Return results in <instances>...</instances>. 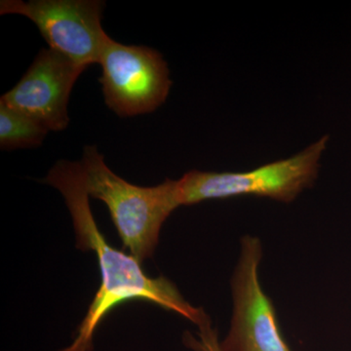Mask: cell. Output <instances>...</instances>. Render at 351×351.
Segmentation results:
<instances>
[{"label":"cell","mask_w":351,"mask_h":351,"mask_svg":"<svg viewBox=\"0 0 351 351\" xmlns=\"http://www.w3.org/2000/svg\"><path fill=\"white\" fill-rule=\"evenodd\" d=\"M45 184L57 189L69 208L76 235V247L91 250L98 258L101 287L78 327L73 343L59 351H92L95 332L115 307L130 301L151 302L184 316L200 328L202 337L213 335L204 311L191 306L169 279L147 276L137 258L113 248L95 221L82 162L59 160Z\"/></svg>","instance_id":"cell-1"},{"label":"cell","mask_w":351,"mask_h":351,"mask_svg":"<svg viewBox=\"0 0 351 351\" xmlns=\"http://www.w3.org/2000/svg\"><path fill=\"white\" fill-rule=\"evenodd\" d=\"M90 196L103 201L124 246L142 263L152 257L161 228L175 211V181L166 179L156 186L126 182L108 168L96 145H86L82 161Z\"/></svg>","instance_id":"cell-2"},{"label":"cell","mask_w":351,"mask_h":351,"mask_svg":"<svg viewBox=\"0 0 351 351\" xmlns=\"http://www.w3.org/2000/svg\"><path fill=\"white\" fill-rule=\"evenodd\" d=\"M329 136L290 158L265 164L248 172H202L191 170L175 181L176 199L180 206L205 200L255 195L281 202H292L315 182L320 159Z\"/></svg>","instance_id":"cell-3"},{"label":"cell","mask_w":351,"mask_h":351,"mask_svg":"<svg viewBox=\"0 0 351 351\" xmlns=\"http://www.w3.org/2000/svg\"><path fill=\"white\" fill-rule=\"evenodd\" d=\"M263 247L257 237L241 239L239 263L232 278L233 313L230 329L221 343L201 346L202 351H292L284 339L271 300L258 278Z\"/></svg>","instance_id":"cell-4"},{"label":"cell","mask_w":351,"mask_h":351,"mask_svg":"<svg viewBox=\"0 0 351 351\" xmlns=\"http://www.w3.org/2000/svg\"><path fill=\"white\" fill-rule=\"evenodd\" d=\"M105 101L121 117L154 112L169 95V69L158 51L108 38L100 62Z\"/></svg>","instance_id":"cell-5"},{"label":"cell","mask_w":351,"mask_h":351,"mask_svg":"<svg viewBox=\"0 0 351 351\" xmlns=\"http://www.w3.org/2000/svg\"><path fill=\"white\" fill-rule=\"evenodd\" d=\"M105 2L100 0H2L0 14L32 21L50 49L80 66L99 64L110 36L101 27Z\"/></svg>","instance_id":"cell-6"},{"label":"cell","mask_w":351,"mask_h":351,"mask_svg":"<svg viewBox=\"0 0 351 351\" xmlns=\"http://www.w3.org/2000/svg\"><path fill=\"white\" fill-rule=\"evenodd\" d=\"M86 68L53 49L39 51L20 82L0 103L36 119L49 131L68 128V105L76 80Z\"/></svg>","instance_id":"cell-7"},{"label":"cell","mask_w":351,"mask_h":351,"mask_svg":"<svg viewBox=\"0 0 351 351\" xmlns=\"http://www.w3.org/2000/svg\"><path fill=\"white\" fill-rule=\"evenodd\" d=\"M48 132L36 119L0 103V147L3 151L38 147Z\"/></svg>","instance_id":"cell-8"}]
</instances>
